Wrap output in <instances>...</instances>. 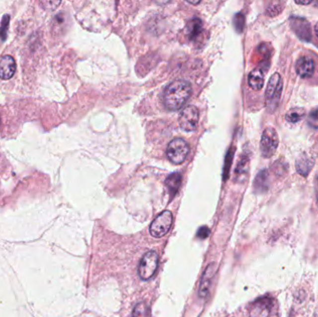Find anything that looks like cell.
I'll return each instance as SVG.
<instances>
[{
  "mask_svg": "<svg viewBox=\"0 0 318 317\" xmlns=\"http://www.w3.org/2000/svg\"><path fill=\"white\" fill-rule=\"evenodd\" d=\"M210 235V229L206 226H203L201 227L198 232H197V238H201V239H205V238H208Z\"/></svg>",
  "mask_w": 318,
  "mask_h": 317,
  "instance_id": "obj_23",
  "label": "cell"
},
{
  "mask_svg": "<svg viewBox=\"0 0 318 317\" xmlns=\"http://www.w3.org/2000/svg\"><path fill=\"white\" fill-rule=\"evenodd\" d=\"M267 180H268V174L265 170L261 171L259 173V175L257 176L256 180H255V188L262 192V191H265L267 189Z\"/></svg>",
  "mask_w": 318,
  "mask_h": 317,
  "instance_id": "obj_18",
  "label": "cell"
},
{
  "mask_svg": "<svg viewBox=\"0 0 318 317\" xmlns=\"http://www.w3.org/2000/svg\"><path fill=\"white\" fill-rule=\"evenodd\" d=\"M181 183V175L180 173L176 172L170 174L166 180V185L171 197L177 194L178 190L180 189Z\"/></svg>",
  "mask_w": 318,
  "mask_h": 317,
  "instance_id": "obj_14",
  "label": "cell"
},
{
  "mask_svg": "<svg viewBox=\"0 0 318 317\" xmlns=\"http://www.w3.org/2000/svg\"><path fill=\"white\" fill-rule=\"evenodd\" d=\"M305 115V111L303 108L290 109L286 115L287 120L290 123H297L301 121Z\"/></svg>",
  "mask_w": 318,
  "mask_h": 317,
  "instance_id": "obj_17",
  "label": "cell"
},
{
  "mask_svg": "<svg viewBox=\"0 0 318 317\" xmlns=\"http://www.w3.org/2000/svg\"><path fill=\"white\" fill-rule=\"evenodd\" d=\"M217 268V264L215 262H213V263H210V265L207 267V269L205 270V272L203 274L202 279L200 282L199 291H198V294H199L200 298L205 299L207 296L209 295L211 283H212V280L216 274Z\"/></svg>",
  "mask_w": 318,
  "mask_h": 317,
  "instance_id": "obj_8",
  "label": "cell"
},
{
  "mask_svg": "<svg viewBox=\"0 0 318 317\" xmlns=\"http://www.w3.org/2000/svg\"><path fill=\"white\" fill-rule=\"evenodd\" d=\"M311 3V1H307V2H296V4H299V5H308V4H310Z\"/></svg>",
  "mask_w": 318,
  "mask_h": 317,
  "instance_id": "obj_24",
  "label": "cell"
},
{
  "mask_svg": "<svg viewBox=\"0 0 318 317\" xmlns=\"http://www.w3.org/2000/svg\"><path fill=\"white\" fill-rule=\"evenodd\" d=\"M192 94V86L188 81L175 80L167 85L164 93L163 101L169 111L180 110L187 102Z\"/></svg>",
  "mask_w": 318,
  "mask_h": 317,
  "instance_id": "obj_1",
  "label": "cell"
},
{
  "mask_svg": "<svg viewBox=\"0 0 318 317\" xmlns=\"http://www.w3.org/2000/svg\"><path fill=\"white\" fill-rule=\"evenodd\" d=\"M279 144L277 132L273 128L265 129L260 140V153L263 158H269L274 156Z\"/></svg>",
  "mask_w": 318,
  "mask_h": 317,
  "instance_id": "obj_4",
  "label": "cell"
},
{
  "mask_svg": "<svg viewBox=\"0 0 318 317\" xmlns=\"http://www.w3.org/2000/svg\"><path fill=\"white\" fill-rule=\"evenodd\" d=\"M172 222H173L172 213L168 210L163 211L154 220V222L150 226V234L152 235V237L156 238L164 237L170 229Z\"/></svg>",
  "mask_w": 318,
  "mask_h": 317,
  "instance_id": "obj_5",
  "label": "cell"
},
{
  "mask_svg": "<svg viewBox=\"0 0 318 317\" xmlns=\"http://www.w3.org/2000/svg\"><path fill=\"white\" fill-rule=\"evenodd\" d=\"M148 306L146 303H140L134 307L132 312V317H148Z\"/></svg>",
  "mask_w": 318,
  "mask_h": 317,
  "instance_id": "obj_19",
  "label": "cell"
},
{
  "mask_svg": "<svg viewBox=\"0 0 318 317\" xmlns=\"http://www.w3.org/2000/svg\"><path fill=\"white\" fill-rule=\"evenodd\" d=\"M315 33H316V35L318 37V22L315 25Z\"/></svg>",
  "mask_w": 318,
  "mask_h": 317,
  "instance_id": "obj_25",
  "label": "cell"
},
{
  "mask_svg": "<svg viewBox=\"0 0 318 317\" xmlns=\"http://www.w3.org/2000/svg\"><path fill=\"white\" fill-rule=\"evenodd\" d=\"M204 26L202 21L198 18H194L190 20L186 25V34L190 40H195L202 34Z\"/></svg>",
  "mask_w": 318,
  "mask_h": 317,
  "instance_id": "obj_13",
  "label": "cell"
},
{
  "mask_svg": "<svg viewBox=\"0 0 318 317\" xmlns=\"http://www.w3.org/2000/svg\"><path fill=\"white\" fill-rule=\"evenodd\" d=\"M312 167H313V161L306 157H304V158L302 157L297 161V170L303 176H306L310 171Z\"/></svg>",
  "mask_w": 318,
  "mask_h": 317,
  "instance_id": "obj_16",
  "label": "cell"
},
{
  "mask_svg": "<svg viewBox=\"0 0 318 317\" xmlns=\"http://www.w3.org/2000/svg\"><path fill=\"white\" fill-rule=\"evenodd\" d=\"M199 119V112L198 109L194 105H189L186 108L183 109L181 112L179 123L181 129L184 131H194L197 127Z\"/></svg>",
  "mask_w": 318,
  "mask_h": 317,
  "instance_id": "obj_7",
  "label": "cell"
},
{
  "mask_svg": "<svg viewBox=\"0 0 318 317\" xmlns=\"http://www.w3.org/2000/svg\"><path fill=\"white\" fill-rule=\"evenodd\" d=\"M159 266V255L156 251H148L140 262L139 275L143 280L152 278Z\"/></svg>",
  "mask_w": 318,
  "mask_h": 317,
  "instance_id": "obj_6",
  "label": "cell"
},
{
  "mask_svg": "<svg viewBox=\"0 0 318 317\" xmlns=\"http://www.w3.org/2000/svg\"><path fill=\"white\" fill-rule=\"evenodd\" d=\"M248 85L254 90H260L264 85V74L260 68L254 69L249 73L248 78Z\"/></svg>",
  "mask_w": 318,
  "mask_h": 317,
  "instance_id": "obj_12",
  "label": "cell"
},
{
  "mask_svg": "<svg viewBox=\"0 0 318 317\" xmlns=\"http://www.w3.org/2000/svg\"><path fill=\"white\" fill-rule=\"evenodd\" d=\"M16 71V63L13 57L5 55L0 60V79L3 80L10 79L14 76Z\"/></svg>",
  "mask_w": 318,
  "mask_h": 317,
  "instance_id": "obj_10",
  "label": "cell"
},
{
  "mask_svg": "<svg viewBox=\"0 0 318 317\" xmlns=\"http://www.w3.org/2000/svg\"><path fill=\"white\" fill-rule=\"evenodd\" d=\"M308 124L313 129H318V109L312 111L308 117Z\"/></svg>",
  "mask_w": 318,
  "mask_h": 317,
  "instance_id": "obj_22",
  "label": "cell"
},
{
  "mask_svg": "<svg viewBox=\"0 0 318 317\" xmlns=\"http://www.w3.org/2000/svg\"><path fill=\"white\" fill-rule=\"evenodd\" d=\"M234 25H235V28L238 32V33H242L244 26H245V17L242 13H238L235 16L234 18Z\"/></svg>",
  "mask_w": 318,
  "mask_h": 317,
  "instance_id": "obj_20",
  "label": "cell"
},
{
  "mask_svg": "<svg viewBox=\"0 0 318 317\" xmlns=\"http://www.w3.org/2000/svg\"><path fill=\"white\" fill-rule=\"evenodd\" d=\"M301 25L299 24V22L297 21L296 19H294V22H292V27L294 29L295 33H296L298 36H300V38H302L303 40H306L308 41L311 37V34H310V27H309V23L304 21V20H301Z\"/></svg>",
  "mask_w": 318,
  "mask_h": 317,
  "instance_id": "obj_15",
  "label": "cell"
},
{
  "mask_svg": "<svg viewBox=\"0 0 318 317\" xmlns=\"http://www.w3.org/2000/svg\"><path fill=\"white\" fill-rule=\"evenodd\" d=\"M8 23H9V16L6 14L4 17H3L2 23H1V28H0V36L2 37V39H3V40H5V39H6V36H7Z\"/></svg>",
  "mask_w": 318,
  "mask_h": 317,
  "instance_id": "obj_21",
  "label": "cell"
},
{
  "mask_svg": "<svg viewBox=\"0 0 318 317\" xmlns=\"http://www.w3.org/2000/svg\"><path fill=\"white\" fill-rule=\"evenodd\" d=\"M282 88V79L278 73H275L270 78L265 92L266 107L270 111H274L277 107L278 102L280 101Z\"/></svg>",
  "mask_w": 318,
  "mask_h": 317,
  "instance_id": "obj_2",
  "label": "cell"
},
{
  "mask_svg": "<svg viewBox=\"0 0 318 317\" xmlns=\"http://www.w3.org/2000/svg\"><path fill=\"white\" fill-rule=\"evenodd\" d=\"M274 301L270 298L264 297L254 303L250 311V316L252 317H269L274 309Z\"/></svg>",
  "mask_w": 318,
  "mask_h": 317,
  "instance_id": "obj_9",
  "label": "cell"
},
{
  "mask_svg": "<svg viewBox=\"0 0 318 317\" xmlns=\"http://www.w3.org/2000/svg\"><path fill=\"white\" fill-rule=\"evenodd\" d=\"M296 72L301 78H311L315 72V63L310 57H301L296 63Z\"/></svg>",
  "mask_w": 318,
  "mask_h": 317,
  "instance_id": "obj_11",
  "label": "cell"
},
{
  "mask_svg": "<svg viewBox=\"0 0 318 317\" xmlns=\"http://www.w3.org/2000/svg\"><path fill=\"white\" fill-rule=\"evenodd\" d=\"M189 154V146L187 143L181 138H176L172 140L166 148V157L168 160L179 165L187 158Z\"/></svg>",
  "mask_w": 318,
  "mask_h": 317,
  "instance_id": "obj_3",
  "label": "cell"
}]
</instances>
